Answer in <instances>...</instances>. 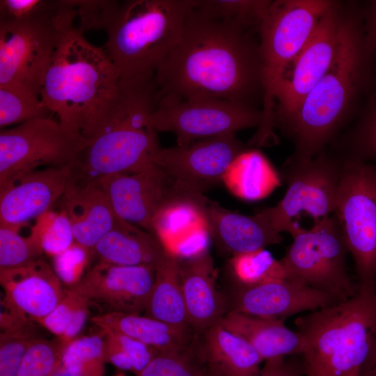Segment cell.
<instances>
[{"label": "cell", "mask_w": 376, "mask_h": 376, "mask_svg": "<svg viewBox=\"0 0 376 376\" xmlns=\"http://www.w3.org/2000/svg\"><path fill=\"white\" fill-rule=\"evenodd\" d=\"M366 39L376 60V0L361 3Z\"/></svg>", "instance_id": "7dc6e473"}, {"label": "cell", "mask_w": 376, "mask_h": 376, "mask_svg": "<svg viewBox=\"0 0 376 376\" xmlns=\"http://www.w3.org/2000/svg\"><path fill=\"white\" fill-rule=\"evenodd\" d=\"M65 375H66V376H72V375H68V374H65Z\"/></svg>", "instance_id": "816d5d0a"}, {"label": "cell", "mask_w": 376, "mask_h": 376, "mask_svg": "<svg viewBox=\"0 0 376 376\" xmlns=\"http://www.w3.org/2000/svg\"><path fill=\"white\" fill-rule=\"evenodd\" d=\"M228 191L246 201L265 198L279 184L266 158L255 150H244L231 162L222 179Z\"/></svg>", "instance_id": "f546056e"}, {"label": "cell", "mask_w": 376, "mask_h": 376, "mask_svg": "<svg viewBox=\"0 0 376 376\" xmlns=\"http://www.w3.org/2000/svg\"><path fill=\"white\" fill-rule=\"evenodd\" d=\"M261 109L242 102L210 98L163 97L157 101L150 124L157 132H170L178 146L259 127Z\"/></svg>", "instance_id": "4fadbf2b"}, {"label": "cell", "mask_w": 376, "mask_h": 376, "mask_svg": "<svg viewBox=\"0 0 376 376\" xmlns=\"http://www.w3.org/2000/svg\"><path fill=\"white\" fill-rule=\"evenodd\" d=\"M72 166L36 169L0 185V226L19 229L51 210L72 178Z\"/></svg>", "instance_id": "ac0fdd59"}, {"label": "cell", "mask_w": 376, "mask_h": 376, "mask_svg": "<svg viewBox=\"0 0 376 376\" xmlns=\"http://www.w3.org/2000/svg\"><path fill=\"white\" fill-rule=\"evenodd\" d=\"M359 376H376V338L370 350L368 355L361 366Z\"/></svg>", "instance_id": "c3c4849f"}, {"label": "cell", "mask_w": 376, "mask_h": 376, "mask_svg": "<svg viewBox=\"0 0 376 376\" xmlns=\"http://www.w3.org/2000/svg\"><path fill=\"white\" fill-rule=\"evenodd\" d=\"M203 376H212V375L209 374L208 373H206Z\"/></svg>", "instance_id": "f907efd6"}, {"label": "cell", "mask_w": 376, "mask_h": 376, "mask_svg": "<svg viewBox=\"0 0 376 376\" xmlns=\"http://www.w3.org/2000/svg\"><path fill=\"white\" fill-rule=\"evenodd\" d=\"M167 250L152 233L143 231L117 216L113 227L93 250L100 262L116 265L157 267Z\"/></svg>", "instance_id": "d4e9b609"}, {"label": "cell", "mask_w": 376, "mask_h": 376, "mask_svg": "<svg viewBox=\"0 0 376 376\" xmlns=\"http://www.w3.org/2000/svg\"><path fill=\"white\" fill-rule=\"evenodd\" d=\"M77 17L80 22L79 29H106L117 13L120 1L113 0H73Z\"/></svg>", "instance_id": "ee69618b"}, {"label": "cell", "mask_w": 376, "mask_h": 376, "mask_svg": "<svg viewBox=\"0 0 376 376\" xmlns=\"http://www.w3.org/2000/svg\"><path fill=\"white\" fill-rule=\"evenodd\" d=\"M279 260L286 279L343 301L359 292L346 267L348 251L335 214L292 237Z\"/></svg>", "instance_id": "30bf717a"}, {"label": "cell", "mask_w": 376, "mask_h": 376, "mask_svg": "<svg viewBox=\"0 0 376 376\" xmlns=\"http://www.w3.org/2000/svg\"><path fill=\"white\" fill-rule=\"evenodd\" d=\"M340 302L331 295L284 279L249 287L236 286L228 311L284 322L293 315Z\"/></svg>", "instance_id": "d6986e66"}, {"label": "cell", "mask_w": 376, "mask_h": 376, "mask_svg": "<svg viewBox=\"0 0 376 376\" xmlns=\"http://www.w3.org/2000/svg\"><path fill=\"white\" fill-rule=\"evenodd\" d=\"M90 141L52 118L31 120L0 132V185L40 166H72Z\"/></svg>", "instance_id": "7c38bea8"}, {"label": "cell", "mask_w": 376, "mask_h": 376, "mask_svg": "<svg viewBox=\"0 0 376 376\" xmlns=\"http://www.w3.org/2000/svg\"><path fill=\"white\" fill-rule=\"evenodd\" d=\"M113 376H126V375L124 373H118V374H116V375H115Z\"/></svg>", "instance_id": "681fc988"}, {"label": "cell", "mask_w": 376, "mask_h": 376, "mask_svg": "<svg viewBox=\"0 0 376 376\" xmlns=\"http://www.w3.org/2000/svg\"><path fill=\"white\" fill-rule=\"evenodd\" d=\"M304 376H359L376 338V290L296 319Z\"/></svg>", "instance_id": "5b68a950"}, {"label": "cell", "mask_w": 376, "mask_h": 376, "mask_svg": "<svg viewBox=\"0 0 376 376\" xmlns=\"http://www.w3.org/2000/svg\"><path fill=\"white\" fill-rule=\"evenodd\" d=\"M75 18L74 1L57 0L33 19L0 23V86H24L40 94L47 69Z\"/></svg>", "instance_id": "ba28073f"}, {"label": "cell", "mask_w": 376, "mask_h": 376, "mask_svg": "<svg viewBox=\"0 0 376 376\" xmlns=\"http://www.w3.org/2000/svg\"><path fill=\"white\" fill-rule=\"evenodd\" d=\"M180 203L163 210L156 219L153 231L166 249L181 259L184 248L207 250L210 237L205 214L207 202Z\"/></svg>", "instance_id": "83f0119b"}, {"label": "cell", "mask_w": 376, "mask_h": 376, "mask_svg": "<svg viewBox=\"0 0 376 376\" xmlns=\"http://www.w3.org/2000/svg\"><path fill=\"white\" fill-rule=\"evenodd\" d=\"M304 374L303 361L277 357L266 360L264 366L253 376H304Z\"/></svg>", "instance_id": "bcb514c9"}, {"label": "cell", "mask_w": 376, "mask_h": 376, "mask_svg": "<svg viewBox=\"0 0 376 376\" xmlns=\"http://www.w3.org/2000/svg\"><path fill=\"white\" fill-rule=\"evenodd\" d=\"M336 1H272L258 30L263 98L262 121L254 136L258 141L269 142L273 136L277 86Z\"/></svg>", "instance_id": "52a82bcc"}, {"label": "cell", "mask_w": 376, "mask_h": 376, "mask_svg": "<svg viewBox=\"0 0 376 376\" xmlns=\"http://www.w3.org/2000/svg\"></svg>", "instance_id": "f5cc1de1"}, {"label": "cell", "mask_w": 376, "mask_h": 376, "mask_svg": "<svg viewBox=\"0 0 376 376\" xmlns=\"http://www.w3.org/2000/svg\"><path fill=\"white\" fill-rule=\"evenodd\" d=\"M35 338L31 330L1 331L0 376H17L24 357Z\"/></svg>", "instance_id": "b9f144b4"}, {"label": "cell", "mask_w": 376, "mask_h": 376, "mask_svg": "<svg viewBox=\"0 0 376 376\" xmlns=\"http://www.w3.org/2000/svg\"><path fill=\"white\" fill-rule=\"evenodd\" d=\"M89 303L77 285L69 287L56 308L38 323L68 345L84 327L88 316Z\"/></svg>", "instance_id": "1f68e13d"}, {"label": "cell", "mask_w": 376, "mask_h": 376, "mask_svg": "<svg viewBox=\"0 0 376 376\" xmlns=\"http://www.w3.org/2000/svg\"><path fill=\"white\" fill-rule=\"evenodd\" d=\"M180 269L189 326L203 333L227 313L226 300L217 286L213 258L206 250L180 259Z\"/></svg>", "instance_id": "603a6c76"}, {"label": "cell", "mask_w": 376, "mask_h": 376, "mask_svg": "<svg viewBox=\"0 0 376 376\" xmlns=\"http://www.w3.org/2000/svg\"><path fill=\"white\" fill-rule=\"evenodd\" d=\"M198 349L212 376H253L263 359L244 340L217 323L203 333Z\"/></svg>", "instance_id": "4316f807"}, {"label": "cell", "mask_w": 376, "mask_h": 376, "mask_svg": "<svg viewBox=\"0 0 376 376\" xmlns=\"http://www.w3.org/2000/svg\"><path fill=\"white\" fill-rule=\"evenodd\" d=\"M198 0L121 2L106 29L104 49L121 79L155 72L180 41Z\"/></svg>", "instance_id": "8992f818"}, {"label": "cell", "mask_w": 376, "mask_h": 376, "mask_svg": "<svg viewBox=\"0 0 376 376\" xmlns=\"http://www.w3.org/2000/svg\"><path fill=\"white\" fill-rule=\"evenodd\" d=\"M52 116L39 93L21 86H0L1 128Z\"/></svg>", "instance_id": "d6a6232c"}, {"label": "cell", "mask_w": 376, "mask_h": 376, "mask_svg": "<svg viewBox=\"0 0 376 376\" xmlns=\"http://www.w3.org/2000/svg\"><path fill=\"white\" fill-rule=\"evenodd\" d=\"M93 253L75 242L69 248L53 258V269L61 282L68 287L78 284Z\"/></svg>", "instance_id": "7bdbcfd3"}, {"label": "cell", "mask_w": 376, "mask_h": 376, "mask_svg": "<svg viewBox=\"0 0 376 376\" xmlns=\"http://www.w3.org/2000/svg\"><path fill=\"white\" fill-rule=\"evenodd\" d=\"M205 214L210 237L219 249L233 256L263 249L283 240L265 209L254 215H245L209 199Z\"/></svg>", "instance_id": "44dd1931"}, {"label": "cell", "mask_w": 376, "mask_h": 376, "mask_svg": "<svg viewBox=\"0 0 376 376\" xmlns=\"http://www.w3.org/2000/svg\"><path fill=\"white\" fill-rule=\"evenodd\" d=\"M343 168V159L329 148L307 162H285V194L275 206L265 208L273 228L294 237L304 230L303 218L311 219L314 225L334 214Z\"/></svg>", "instance_id": "9c48e42d"}, {"label": "cell", "mask_w": 376, "mask_h": 376, "mask_svg": "<svg viewBox=\"0 0 376 376\" xmlns=\"http://www.w3.org/2000/svg\"><path fill=\"white\" fill-rule=\"evenodd\" d=\"M100 331L124 334L146 345L157 354L182 352L191 347L193 330L136 314L107 312L91 318Z\"/></svg>", "instance_id": "cb8c5ba5"}, {"label": "cell", "mask_w": 376, "mask_h": 376, "mask_svg": "<svg viewBox=\"0 0 376 376\" xmlns=\"http://www.w3.org/2000/svg\"><path fill=\"white\" fill-rule=\"evenodd\" d=\"M350 125L327 148L343 159L376 164V79Z\"/></svg>", "instance_id": "4dcf8cb0"}, {"label": "cell", "mask_w": 376, "mask_h": 376, "mask_svg": "<svg viewBox=\"0 0 376 376\" xmlns=\"http://www.w3.org/2000/svg\"><path fill=\"white\" fill-rule=\"evenodd\" d=\"M180 264V258L167 251L156 267L155 283L144 315L191 329L184 299Z\"/></svg>", "instance_id": "f1b7e54d"}, {"label": "cell", "mask_w": 376, "mask_h": 376, "mask_svg": "<svg viewBox=\"0 0 376 376\" xmlns=\"http://www.w3.org/2000/svg\"><path fill=\"white\" fill-rule=\"evenodd\" d=\"M0 283L4 293L1 303L37 322L56 308L65 292L54 269L41 258L0 269Z\"/></svg>", "instance_id": "ffe728a7"}, {"label": "cell", "mask_w": 376, "mask_h": 376, "mask_svg": "<svg viewBox=\"0 0 376 376\" xmlns=\"http://www.w3.org/2000/svg\"><path fill=\"white\" fill-rule=\"evenodd\" d=\"M120 81L104 48L92 45L73 26L47 69L40 97L61 124L91 141L115 105Z\"/></svg>", "instance_id": "3957f363"}, {"label": "cell", "mask_w": 376, "mask_h": 376, "mask_svg": "<svg viewBox=\"0 0 376 376\" xmlns=\"http://www.w3.org/2000/svg\"><path fill=\"white\" fill-rule=\"evenodd\" d=\"M31 235L46 254L52 257L69 248L75 242L72 224L63 210H49L36 219Z\"/></svg>", "instance_id": "74e56055"}, {"label": "cell", "mask_w": 376, "mask_h": 376, "mask_svg": "<svg viewBox=\"0 0 376 376\" xmlns=\"http://www.w3.org/2000/svg\"><path fill=\"white\" fill-rule=\"evenodd\" d=\"M198 352L191 347L176 353L158 354L136 376H201Z\"/></svg>", "instance_id": "60d3db41"}, {"label": "cell", "mask_w": 376, "mask_h": 376, "mask_svg": "<svg viewBox=\"0 0 376 376\" xmlns=\"http://www.w3.org/2000/svg\"><path fill=\"white\" fill-rule=\"evenodd\" d=\"M230 266L237 287L286 279L281 262L265 249L233 256Z\"/></svg>", "instance_id": "e575fe53"}, {"label": "cell", "mask_w": 376, "mask_h": 376, "mask_svg": "<svg viewBox=\"0 0 376 376\" xmlns=\"http://www.w3.org/2000/svg\"><path fill=\"white\" fill-rule=\"evenodd\" d=\"M156 275L152 266L116 265L100 262L75 285L91 301L109 312L141 315L147 308Z\"/></svg>", "instance_id": "e0dca14e"}, {"label": "cell", "mask_w": 376, "mask_h": 376, "mask_svg": "<svg viewBox=\"0 0 376 376\" xmlns=\"http://www.w3.org/2000/svg\"><path fill=\"white\" fill-rule=\"evenodd\" d=\"M345 2L336 1L280 81L275 92L274 127L280 128L331 67L336 56Z\"/></svg>", "instance_id": "9a60e30c"}, {"label": "cell", "mask_w": 376, "mask_h": 376, "mask_svg": "<svg viewBox=\"0 0 376 376\" xmlns=\"http://www.w3.org/2000/svg\"><path fill=\"white\" fill-rule=\"evenodd\" d=\"M72 224L75 240L93 253L100 240L115 225L117 215L98 182L72 178L58 200Z\"/></svg>", "instance_id": "7402d4cb"}, {"label": "cell", "mask_w": 376, "mask_h": 376, "mask_svg": "<svg viewBox=\"0 0 376 376\" xmlns=\"http://www.w3.org/2000/svg\"><path fill=\"white\" fill-rule=\"evenodd\" d=\"M376 79V60L366 37L361 3L345 1L334 61L281 129L292 141L290 163L311 160L354 120Z\"/></svg>", "instance_id": "7a4b0ae2"}, {"label": "cell", "mask_w": 376, "mask_h": 376, "mask_svg": "<svg viewBox=\"0 0 376 376\" xmlns=\"http://www.w3.org/2000/svg\"><path fill=\"white\" fill-rule=\"evenodd\" d=\"M218 323L247 342L263 361L302 355L306 349L303 336L284 322L228 311Z\"/></svg>", "instance_id": "484cf974"}, {"label": "cell", "mask_w": 376, "mask_h": 376, "mask_svg": "<svg viewBox=\"0 0 376 376\" xmlns=\"http://www.w3.org/2000/svg\"><path fill=\"white\" fill-rule=\"evenodd\" d=\"M157 104L155 73L121 79L115 105L95 138L78 155L73 177L97 182L154 166L162 148L150 124Z\"/></svg>", "instance_id": "277c9868"}, {"label": "cell", "mask_w": 376, "mask_h": 376, "mask_svg": "<svg viewBox=\"0 0 376 376\" xmlns=\"http://www.w3.org/2000/svg\"><path fill=\"white\" fill-rule=\"evenodd\" d=\"M198 3L180 41L155 72L157 101L210 98L262 105L259 41L252 30L209 15Z\"/></svg>", "instance_id": "6da1fadb"}, {"label": "cell", "mask_w": 376, "mask_h": 376, "mask_svg": "<svg viewBox=\"0 0 376 376\" xmlns=\"http://www.w3.org/2000/svg\"><path fill=\"white\" fill-rule=\"evenodd\" d=\"M335 212L359 291L376 290V164L343 159Z\"/></svg>", "instance_id": "8fae6325"}, {"label": "cell", "mask_w": 376, "mask_h": 376, "mask_svg": "<svg viewBox=\"0 0 376 376\" xmlns=\"http://www.w3.org/2000/svg\"><path fill=\"white\" fill-rule=\"evenodd\" d=\"M272 1L199 0L198 7L209 15L258 32Z\"/></svg>", "instance_id": "d590c367"}, {"label": "cell", "mask_w": 376, "mask_h": 376, "mask_svg": "<svg viewBox=\"0 0 376 376\" xmlns=\"http://www.w3.org/2000/svg\"><path fill=\"white\" fill-rule=\"evenodd\" d=\"M56 1L1 0L0 23H19L38 17L55 6Z\"/></svg>", "instance_id": "f6af8a7d"}, {"label": "cell", "mask_w": 376, "mask_h": 376, "mask_svg": "<svg viewBox=\"0 0 376 376\" xmlns=\"http://www.w3.org/2000/svg\"><path fill=\"white\" fill-rule=\"evenodd\" d=\"M67 345L59 338H35L22 360L17 376H58Z\"/></svg>", "instance_id": "f35d334b"}, {"label": "cell", "mask_w": 376, "mask_h": 376, "mask_svg": "<svg viewBox=\"0 0 376 376\" xmlns=\"http://www.w3.org/2000/svg\"><path fill=\"white\" fill-rule=\"evenodd\" d=\"M246 150L235 134H227L159 150L155 163L175 178L203 193L222 182L233 161Z\"/></svg>", "instance_id": "2e32d148"}, {"label": "cell", "mask_w": 376, "mask_h": 376, "mask_svg": "<svg viewBox=\"0 0 376 376\" xmlns=\"http://www.w3.org/2000/svg\"><path fill=\"white\" fill-rule=\"evenodd\" d=\"M117 216L152 233L159 214L184 202L205 203L207 198L191 185L169 175L157 164L135 174H117L98 181Z\"/></svg>", "instance_id": "5bb4252c"}, {"label": "cell", "mask_w": 376, "mask_h": 376, "mask_svg": "<svg viewBox=\"0 0 376 376\" xmlns=\"http://www.w3.org/2000/svg\"><path fill=\"white\" fill-rule=\"evenodd\" d=\"M19 229L0 226V269L25 265L41 258L43 251L31 234L24 237Z\"/></svg>", "instance_id": "ab89813d"}, {"label": "cell", "mask_w": 376, "mask_h": 376, "mask_svg": "<svg viewBox=\"0 0 376 376\" xmlns=\"http://www.w3.org/2000/svg\"><path fill=\"white\" fill-rule=\"evenodd\" d=\"M100 332L104 336L106 363L122 370L138 375L157 354L146 345L124 334L110 331Z\"/></svg>", "instance_id": "8d00e7d4"}, {"label": "cell", "mask_w": 376, "mask_h": 376, "mask_svg": "<svg viewBox=\"0 0 376 376\" xmlns=\"http://www.w3.org/2000/svg\"><path fill=\"white\" fill-rule=\"evenodd\" d=\"M105 363L101 333L72 340L64 350L61 371L72 376H104Z\"/></svg>", "instance_id": "836d02e7"}]
</instances>
